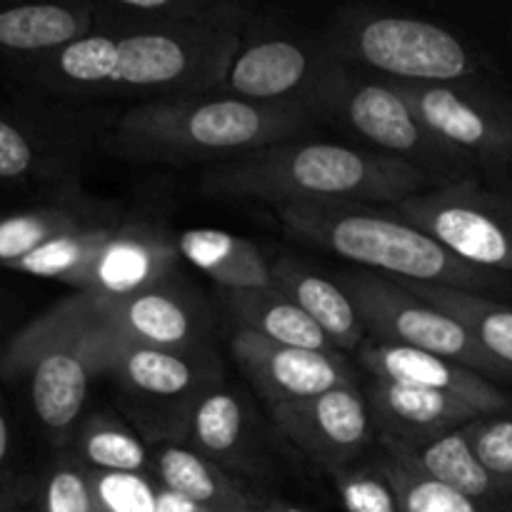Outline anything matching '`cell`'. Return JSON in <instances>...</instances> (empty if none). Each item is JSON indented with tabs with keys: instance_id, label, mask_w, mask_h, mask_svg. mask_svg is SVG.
I'll return each instance as SVG.
<instances>
[{
	"instance_id": "1",
	"label": "cell",
	"mask_w": 512,
	"mask_h": 512,
	"mask_svg": "<svg viewBox=\"0 0 512 512\" xmlns=\"http://www.w3.org/2000/svg\"><path fill=\"white\" fill-rule=\"evenodd\" d=\"M243 43L238 30H100L25 60L20 78L73 100L183 98L215 93Z\"/></svg>"
},
{
	"instance_id": "12",
	"label": "cell",
	"mask_w": 512,
	"mask_h": 512,
	"mask_svg": "<svg viewBox=\"0 0 512 512\" xmlns=\"http://www.w3.org/2000/svg\"><path fill=\"white\" fill-rule=\"evenodd\" d=\"M398 88L420 120L480 175L512 178V95L498 83L460 80Z\"/></svg>"
},
{
	"instance_id": "27",
	"label": "cell",
	"mask_w": 512,
	"mask_h": 512,
	"mask_svg": "<svg viewBox=\"0 0 512 512\" xmlns=\"http://www.w3.org/2000/svg\"><path fill=\"white\" fill-rule=\"evenodd\" d=\"M220 298L238 323V330H248L260 338L293 348L335 350L323 330L278 285L263 290H233V293H220Z\"/></svg>"
},
{
	"instance_id": "34",
	"label": "cell",
	"mask_w": 512,
	"mask_h": 512,
	"mask_svg": "<svg viewBox=\"0 0 512 512\" xmlns=\"http://www.w3.org/2000/svg\"><path fill=\"white\" fill-rule=\"evenodd\" d=\"M90 475L95 512H155L158 480L150 473H95Z\"/></svg>"
},
{
	"instance_id": "2",
	"label": "cell",
	"mask_w": 512,
	"mask_h": 512,
	"mask_svg": "<svg viewBox=\"0 0 512 512\" xmlns=\"http://www.w3.org/2000/svg\"><path fill=\"white\" fill-rule=\"evenodd\" d=\"M438 188L418 168L370 148L285 140L228 163L210 165L200 190L213 198L253 200L275 210L293 205H395Z\"/></svg>"
},
{
	"instance_id": "23",
	"label": "cell",
	"mask_w": 512,
	"mask_h": 512,
	"mask_svg": "<svg viewBox=\"0 0 512 512\" xmlns=\"http://www.w3.org/2000/svg\"><path fill=\"white\" fill-rule=\"evenodd\" d=\"M98 23L95 3H38L0 8V55L35 60L63 50L93 33Z\"/></svg>"
},
{
	"instance_id": "36",
	"label": "cell",
	"mask_w": 512,
	"mask_h": 512,
	"mask_svg": "<svg viewBox=\"0 0 512 512\" xmlns=\"http://www.w3.org/2000/svg\"><path fill=\"white\" fill-rule=\"evenodd\" d=\"M480 463L512 483V415H488L463 428Z\"/></svg>"
},
{
	"instance_id": "11",
	"label": "cell",
	"mask_w": 512,
	"mask_h": 512,
	"mask_svg": "<svg viewBox=\"0 0 512 512\" xmlns=\"http://www.w3.org/2000/svg\"><path fill=\"white\" fill-rule=\"evenodd\" d=\"M335 280L353 300L370 340L440 355L485 375L493 383L512 380L498 363L485 355L478 340L458 320L420 300L393 278L360 268L340 273Z\"/></svg>"
},
{
	"instance_id": "19",
	"label": "cell",
	"mask_w": 512,
	"mask_h": 512,
	"mask_svg": "<svg viewBox=\"0 0 512 512\" xmlns=\"http://www.w3.org/2000/svg\"><path fill=\"white\" fill-rule=\"evenodd\" d=\"M370 415L378 438L400 445H423L428 440L465 428L480 418H488L478 405L438 390L413 385L370 380L365 388Z\"/></svg>"
},
{
	"instance_id": "14",
	"label": "cell",
	"mask_w": 512,
	"mask_h": 512,
	"mask_svg": "<svg viewBox=\"0 0 512 512\" xmlns=\"http://www.w3.org/2000/svg\"><path fill=\"white\" fill-rule=\"evenodd\" d=\"M230 355L268 408L360 385L358 368L340 350L293 348L238 330L230 338Z\"/></svg>"
},
{
	"instance_id": "29",
	"label": "cell",
	"mask_w": 512,
	"mask_h": 512,
	"mask_svg": "<svg viewBox=\"0 0 512 512\" xmlns=\"http://www.w3.org/2000/svg\"><path fill=\"white\" fill-rule=\"evenodd\" d=\"M100 223H110L103 215V208L88 203V198H80V195L3 215L0 218V268H10L58 235Z\"/></svg>"
},
{
	"instance_id": "5",
	"label": "cell",
	"mask_w": 512,
	"mask_h": 512,
	"mask_svg": "<svg viewBox=\"0 0 512 512\" xmlns=\"http://www.w3.org/2000/svg\"><path fill=\"white\" fill-rule=\"evenodd\" d=\"M105 335L93 295L75 293L20 330L0 358V373L28 380L35 415L55 443L73 438L90 383L103 378Z\"/></svg>"
},
{
	"instance_id": "7",
	"label": "cell",
	"mask_w": 512,
	"mask_h": 512,
	"mask_svg": "<svg viewBox=\"0 0 512 512\" xmlns=\"http://www.w3.org/2000/svg\"><path fill=\"white\" fill-rule=\"evenodd\" d=\"M103 378L125 398L145 443L183 440L195 403L223 383V363L213 345L198 350H160L125 343L108 330Z\"/></svg>"
},
{
	"instance_id": "9",
	"label": "cell",
	"mask_w": 512,
	"mask_h": 512,
	"mask_svg": "<svg viewBox=\"0 0 512 512\" xmlns=\"http://www.w3.org/2000/svg\"><path fill=\"white\" fill-rule=\"evenodd\" d=\"M388 208L465 263L512 278V178L473 175Z\"/></svg>"
},
{
	"instance_id": "32",
	"label": "cell",
	"mask_w": 512,
	"mask_h": 512,
	"mask_svg": "<svg viewBox=\"0 0 512 512\" xmlns=\"http://www.w3.org/2000/svg\"><path fill=\"white\" fill-rule=\"evenodd\" d=\"M373 455L395 483L400 512H480L458 490L425 473L393 440L378 438Z\"/></svg>"
},
{
	"instance_id": "8",
	"label": "cell",
	"mask_w": 512,
	"mask_h": 512,
	"mask_svg": "<svg viewBox=\"0 0 512 512\" xmlns=\"http://www.w3.org/2000/svg\"><path fill=\"white\" fill-rule=\"evenodd\" d=\"M345 65L320 35L260 33L240 43L215 93L300 108L323 123L345 83Z\"/></svg>"
},
{
	"instance_id": "3",
	"label": "cell",
	"mask_w": 512,
	"mask_h": 512,
	"mask_svg": "<svg viewBox=\"0 0 512 512\" xmlns=\"http://www.w3.org/2000/svg\"><path fill=\"white\" fill-rule=\"evenodd\" d=\"M315 115L223 93L135 103L108 133L103 150L133 163H228L240 155L300 138Z\"/></svg>"
},
{
	"instance_id": "15",
	"label": "cell",
	"mask_w": 512,
	"mask_h": 512,
	"mask_svg": "<svg viewBox=\"0 0 512 512\" xmlns=\"http://www.w3.org/2000/svg\"><path fill=\"white\" fill-rule=\"evenodd\" d=\"M93 300L105 328L125 343L160 350H198L213 345L208 305L190 285L178 283L175 275L128 298L93 295Z\"/></svg>"
},
{
	"instance_id": "17",
	"label": "cell",
	"mask_w": 512,
	"mask_h": 512,
	"mask_svg": "<svg viewBox=\"0 0 512 512\" xmlns=\"http://www.w3.org/2000/svg\"><path fill=\"white\" fill-rule=\"evenodd\" d=\"M355 360L375 380L458 395L485 415H512V398L498 383L440 355L365 338Z\"/></svg>"
},
{
	"instance_id": "35",
	"label": "cell",
	"mask_w": 512,
	"mask_h": 512,
	"mask_svg": "<svg viewBox=\"0 0 512 512\" xmlns=\"http://www.w3.org/2000/svg\"><path fill=\"white\" fill-rule=\"evenodd\" d=\"M38 512H95L88 468L75 455H60L45 470Z\"/></svg>"
},
{
	"instance_id": "40",
	"label": "cell",
	"mask_w": 512,
	"mask_h": 512,
	"mask_svg": "<svg viewBox=\"0 0 512 512\" xmlns=\"http://www.w3.org/2000/svg\"><path fill=\"white\" fill-rule=\"evenodd\" d=\"M0 512H30V510L20 508L18 500H13V495H10V498L0 500Z\"/></svg>"
},
{
	"instance_id": "39",
	"label": "cell",
	"mask_w": 512,
	"mask_h": 512,
	"mask_svg": "<svg viewBox=\"0 0 512 512\" xmlns=\"http://www.w3.org/2000/svg\"><path fill=\"white\" fill-rule=\"evenodd\" d=\"M263 512H313V510L300 508V505L288 503V500H280V498H273V495H270L268 503H265Z\"/></svg>"
},
{
	"instance_id": "30",
	"label": "cell",
	"mask_w": 512,
	"mask_h": 512,
	"mask_svg": "<svg viewBox=\"0 0 512 512\" xmlns=\"http://www.w3.org/2000/svg\"><path fill=\"white\" fill-rule=\"evenodd\" d=\"M73 455L95 473H150V445L110 413L80 420L73 435Z\"/></svg>"
},
{
	"instance_id": "33",
	"label": "cell",
	"mask_w": 512,
	"mask_h": 512,
	"mask_svg": "<svg viewBox=\"0 0 512 512\" xmlns=\"http://www.w3.org/2000/svg\"><path fill=\"white\" fill-rule=\"evenodd\" d=\"M338 493L345 512H400L395 483L375 455L325 473Z\"/></svg>"
},
{
	"instance_id": "16",
	"label": "cell",
	"mask_w": 512,
	"mask_h": 512,
	"mask_svg": "<svg viewBox=\"0 0 512 512\" xmlns=\"http://www.w3.org/2000/svg\"><path fill=\"white\" fill-rule=\"evenodd\" d=\"M180 250L175 235L145 220L115 223L80 293L98 298H128L155 288L175 275Z\"/></svg>"
},
{
	"instance_id": "28",
	"label": "cell",
	"mask_w": 512,
	"mask_h": 512,
	"mask_svg": "<svg viewBox=\"0 0 512 512\" xmlns=\"http://www.w3.org/2000/svg\"><path fill=\"white\" fill-rule=\"evenodd\" d=\"M400 285L458 320L478 340L485 355L512 378V305L478 293H468V290L445 288V285L408 283V280H403Z\"/></svg>"
},
{
	"instance_id": "6",
	"label": "cell",
	"mask_w": 512,
	"mask_h": 512,
	"mask_svg": "<svg viewBox=\"0 0 512 512\" xmlns=\"http://www.w3.org/2000/svg\"><path fill=\"white\" fill-rule=\"evenodd\" d=\"M323 38L345 65L390 83H498V65L488 53L428 18L353 5L333 15Z\"/></svg>"
},
{
	"instance_id": "18",
	"label": "cell",
	"mask_w": 512,
	"mask_h": 512,
	"mask_svg": "<svg viewBox=\"0 0 512 512\" xmlns=\"http://www.w3.org/2000/svg\"><path fill=\"white\" fill-rule=\"evenodd\" d=\"M185 443L258 488L263 478L258 420L248 400L225 380L195 403L185 430Z\"/></svg>"
},
{
	"instance_id": "22",
	"label": "cell",
	"mask_w": 512,
	"mask_h": 512,
	"mask_svg": "<svg viewBox=\"0 0 512 512\" xmlns=\"http://www.w3.org/2000/svg\"><path fill=\"white\" fill-rule=\"evenodd\" d=\"M100 30H238L255 23L258 8L245 0H105Z\"/></svg>"
},
{
	"instance_id": "20",
	"label": "cell",
	"mask_w": 512,
	"mask_h": 512,
	"mask_svg": "<svg viewBox=\"0 0 512 512\" xmlns=\"http://www.w3.org/2000/svg\"><path fill=\"white\" fill-rule=\"evenodd\" d=\"M150 475L158 485L210 512H263L270 498L183 440L150 443Z\"/></svg>"
},
{
	"instance_id": "4",
	"label": "cell",
	"mask_w": 512,
	"mask_h": 512,
	"mask_svg": "<svg viewBox=\"0 0 512 512\" xmlns=\"http://www.w3.org/2000/svg\"><path fill=\"white\" fill-rule=\"evenodd\" d=\"M278 215L290 238L385 278L512 298V278L465 263L388 205H293L280 208Z\"/></svg>"
},
{
	"instance_id": "38",
	"label": "cell",
	"mask_w": 512,
	"mask_h": 512,
	"mask_svg": "<svg viewBox=\"0 0 512 512\" xmlns=\"http://www.w3.org/2000/svg\"><path fill=\"white\" fill-rule=\"evenodd\" d=\"M155 512H210L205 508H200L198 503H193V500L183 498V495L173 493V490L163 488L160 485L158 490V510Z\"/></svg>"
},
{
	"instance_id": "26",
	"label": "cell",
	"mask_w": 512,
	"mask_h": 512,
	"mask_svg": "<svg viewBox=\"0 0 512 512\" xmlns=\"http://www.w3.org/2000/svg\"><path fill=\"white\" fill-rule=\"evenodd\" d=\"M180 258L208 275L220 293L275 288L273 263L248 238L215 228H190L175 235Z\"/></svg>"
},
{
	"instance_id": "10",
	"label": "cell",
	"mask_w": 512,
	"mask_h": 512,
	"mask_svg": "<svg viewBox=\"0 0 512 512\" xmlns=\"http://www.w3.org/2000/svg\"><path fill=\"white\" fill-rule=\"evenodd\" d=\"M330 120L343 123L375 153L418 168L435 185L480 175L468 158L420 120L398 85L378 75L350 68L330 110Z\"/></svg>"
},
{
	"instance_id": "31",
	"label": "cell",
	"mask_w": 512,
	"mask_h": 512,
	"mask_svg": "<svg viewBox=\"0 0 512 512\" xmlns=\"http://www.w3.org/2000/svg\"><path fill=\"white\" fill-rule=\"evenodd\" d=\"M115 223L88 225V228L58 235V238L48 240L30 255H25L23 260L10 265L8 270L33 275V278L58 280V283L73 285L75 293H80L90 273V265H93L95 255L100 253L103 243L108 240Z\"/></svg>"
},
{
	"instance_id": "13",
	"label": "cell",
	"mask_w": 512,
	"mask_h": 512,
	"mask_svg": "<svg viewBox=\"0 0 512 512\" xmlns=\"http://www.w3.org/2000/svg\"><path fill=\"white\" fill-rule=\"evenodd\" d=\"M275 428L323 473L360 463L378 445L373 415L360 385L330 390L303 403L270 408Z\"/></svg>"
},
{
	"instance_id": "21",
	"label": "cell",
	"mask_w": 512,
	"mask_h": 512,
	"mask_svg": "<svg viewBox=\"0 0 512 512\" xmlns=\"http://www.w3.org/2000/svg\"><path fill=\"white\" fill-rule=\"evenodd\" d=\"M78 120L83 118H73L65 128L53 130L28 118L0 115V180L28 183L73 175L93 143Z\"/></svg>"
},
{
	"instance_id": "25",
	"label": "cell",
	"mask_w": 512,
	"mask_h": 512,
	"mask_svg": "<svg viewBox=\"0 0 512 512\" xmlns=\"http://www.w3.org/2000/svg\"><path fill=\"white\" fill-rule=\"evenodd\" d=\"M400 448L425 473L458 490L480 512H512V483L480 463L478 455L465 440L463 428L428 440L423 445H400Z\"/></svg>"
},
{
	"instance_id": "37",
	"label": "cell",
	"mask_w": 512,
	"mask_h": 512,
	"mask_svg": "<svg viewBox=\"0 0 512 512\" xmlns=\"http://www.w3.org/2000/svg\"><path fill=\"white\" fill-rule=\"evenodd\" d=\"M10 453H13V438H10L8 415L0 405V500L10 498L8 473H10Z\"/></svg>"
},
{
	"instance_id": "24",
	"label": "cell",
	"mask_w": 512,
	"mask_h": 512,
	"mask_svg": "<svg viewBox=\"0 0 512 512\" xmlns=\"http://www.w3.org/2000/svg\"><path fill=\"white\" fill-rule=\"evenodd\" d=\"M273 280L323 330L335 350L355 353L368 338L353 300L340 288L338 280L315 273L293 255H280L273 260Z\"/></svg>"
}]
</instances>
